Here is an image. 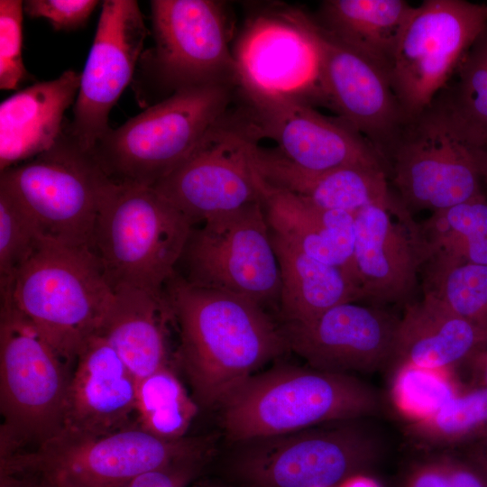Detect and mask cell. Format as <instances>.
<instances>
[{
    "mask_svg": "<svg viewBox=\"0 0 487 487\" xmlns=\"http://www.w3.org/2000/svg\"><path fill=\"white\" fill-rule=\"evenodd\" d=\"M75 365L62 430L103 435L131 425L138 380L109 343L94 335L80 350Z\"/></svg>",
    "mask_w": 487,
    "mask_h": 487,
    "instance_id": "21",
    "label": "cell"
},
{
    "mask_svg": "<svg viewBox=\"0 0 487 487\" xmlns=\"http://www.w3.org/2000/svg\"><path fill=\"white\" fill-rule=\"evenodd\" d=\"M319 52L320 99L365 137L381 158L409 119L385 70L303 13Z\"/></svg>",
    "mask_w": 487,
    "mask_h": 487,
    "instance_id": "17",
    "label": "cell"
},
{
    "mask_svg": "<svg viewBox=\"0 0 487 487\" xmlns=\"http://www.w3.org/2000/svg\"><path fill=\"white\" fill-rule=\"evenodd\" d=\"M67 367L12 301L1 297L0 457L35 447L63 429Z\"/></svg>",
    "mask_w": 487,
    "mask_h": 487,
    "instance_id": "7",
    "label": "cell"
},
{
    "mask_svg": "<svg viewBox=\"0 0 487 487\" xmlns=\"http://www.w3.org/2000/svg\"><path fill=\"white\" fill-rule=\"evenodd\" d=\"M256 180L271 231L316 260L341 269L354 285V214L317 207L267 183L257 171Z\"/></svg>",
    "mask_w": 487,
    "mask_h": 487,
    "instance_id": "25",
    "label": "cell"
},
{
    "mask_svg": "<svg viewBox=\"0 0 487 487\" xmlns=\"http://www.w3.org/2000/svg\"><path fill=\"white\" fill-rule=\"evenodd\" d=\"M460 450L479 463L487 471V436Z\"/></svg>",
    "mask_w": 487,
    "mask_h": 487,
    "instance_id": "40",
    "label": "cell"
},
{
    "mask_svg": "<svg viewBox=\"0 0 487 487\" xmlns=\"http://www.w3.org/2000/svg\"><path fill=\"white\" fill-rule=\"evenodd\" d=\"M193 225L153 188L111 180L103 197L91 249L112 287L164 292Z\"/></svg>",
    "mask_w": 487,
    "mask_h": 487,
    "instance_id": "4",
    "label": "cell"
},
{
    "mask_svg": "<svg viewBox=\"0 0 487 487\" xmlns=\"http://www.w3.org/2000/svg\"><path fill=\"white\" fill-rule=\"evenodd\" d=\"M452 78L432 103L464 143L487 153V25Z\"/></svg>",
    "mask_w": 487,
    "mask_h": 487,
    "instance_id": "29",
    "label": "cell"
},
{
    "mask_svg": "<svg viewBox=\"0 0 487 487\" xmlns=\"http://www.w3.org/2000/svg\"><path fill=\"white\" fill-rule=\"evenodd\" d=\"M113 289L97 335L141 380L167 365L166 324L173 320L170 308L165 292L156 294L126 285Z\"/></svg>",
    "mask_w": 487,
    "mask_h": 487,
    "instance_id": "26",
    "label": "cell"
},
{
    "mask_svg": "<svg viewBox=\"0 0 487 487\" xmlns=\"http://www.w3.org/2000/svg\"><path fill=\"white\" fill-rule=\"evenodd\" d=\"M482 153L431 103L407 120L383 161L407 209L436 212L482 193Z\"/></svg>",
    "mask_w": 487,
    "mask_h": 487,
    "instance_id": "12",
    "label": "cell"
},
{
    "mask_svg": "<svg viewBox=\"0 0 487 487\" xmlns=\"http://www.w3.org/2000/svg\"><path fill=\"white\" fill-rule=\"evenodd\" d=\"M113 295L90 247L43 239L10 287L1 291L67 365L76 362L87 341L97 334Z\"/></svg>",
    "mask_w": 487,
    "mask_h": 487,
    "instance_id": "3",
    "label": "cell"
},
{
    "mask_svg": "<svg viewBox=\"0 0 487 487\" xmlns=\"http://www.w3.org/2000/svg\"><path fill=\"white\" fill-rule=\"evenodd\" d=\"M487 349V331L424 294L409 303L399 320L389 367L446 372Z\"/></svg>",
    "mask_w": 487,
    "mask_h": 487,
    "instance_id": "22",
    "label": "cell"
},
{
    "mask_svg": "<svg viewBox=\"0 0 487 487\" xmlns=\"http://www.w3.org/2000/svg\"><path fill=\"white\" fill-rule=\"evenodd\" d=\"M228 84L179 89L110 128L91 150L115 183L153 188L183 163L225 115Z\"/></svg>",
    "mask_w": 487,
    "mask_h": 487,
    "instance_id": "5",
    "label": "cell"
},
{
    "mask_svg": "<svg viewBox=\"0 0 487 487\" xmlns=\"http://www.w3.org/2000/svg\"><path fill=\"white\" fill-rule=\"evenodd\" d=\"M209 452L207 439H165L135 423L103 435L61 430L32 449L0 457V470L34 473L57 487H118Z\"/></svg>",
    "mask_w": 487,
    "mask_h": 487,
    "instance_id": "6",
    "label": "cell"
},
{
    "mask_svg": "<svg viewBox=\"0 0 487 487\" xmlns=\"http://www.w3.org/2000/svg\"><path fill=\"white\" fill-rule=\"evenodd\" d=\"M271 234L280 271L282 322L307 321L335 306L359 300L356 288L341 269L316 260L271 231Z\"/></svg>",
    "mask_w": 487,
    "mask_h": 487,
    "instance_id": "27",
    "label": "cell"
},
{
    "mask_svg": "<svg viewBox=\"0 0 487 487\" xmlns=\"http://www.w3.org/2000/svg\"><path fill=\"white\" fill-rule=\"evenodd\" d=\"M248 100L252 113L247 121L257 138L271 139L275 150L294 165L313 172L351 165L386 170L373 145L339 117L326 116L298 101Z\"/></svg>",
    "mask_w": 487,
    "mask_h": 487,
    "instance_id": "20",
    "label": "cell"
},
{
    "mask_svg": "<svg viewBox=\"0 0 487 487\" xmlns=\"http://www.w3.org/2000/svg\"><path fill=\"white\" fill-rule=\"evenodd\" d=\"M154 46L142 54L141 76L173 92L236 82L226 20L220 2L152 0ZM140 76V77H141Z\"/></svg>",
    "mask_w": 487,
    "mask_h": 487,
    "instance_id": "13",
    "label": "cell"
},
{
    "mask_svg": "<svg viewBox=\"0 0 487 487\" xmlns=\"http://www.w3.org/2000/svg\"><path fill=\"white\" fill-rule=\"evenodd\" d=\"M110 183L92 152L69 133L67 121L50 150L0 175V188L23 207L41 239L90 248Z\"/></svg>",
    "mask_w": 487,
    "mask_h": 487,
    "instance_id": "8",
    "label": "cell"
},
{
    "mask_svg": "<svg viewBox=\"0 0 487 487\" xmlns=\"http://www.w3.org/2000/svg\"><path fill=\"white\" fill-rule=\"evenodd\" d=\"M486 25L487 4L425 0L413 7L388 73L408 118L431 105Z\"/></svg>",
    "mask_w": 487,
    "mask_h": 487,
    "instance_id": "11",
    "label": "cell"
},
{
    "mask_svg": "<svg viewBox=\"0 0 487 487\" xmlns=\"http://www.w3.org/2000/svg\"><path fill=\"white\" fill-rule=\"evenodd\" d=\"M253 163L267 183L323 209L355 214L369 205L392 198L386 170L381 166L351 165L313 172L258 142L253 150Z\"/></svg>",
    "mask_w": 487,
    "mask_h": 487,
    "instance_id": "24",
    "label": "cell"
},
{
    "mask_svg": "<svg viewBox=\"0 0 487 487\" xmlns=\"http://www.w3.org/2000/svg\"><path fill=\"white\" fill-rule=\"evenodd\" d=\"M427 262L425 292L487 331V265L441 252L434 253Z\"/></svg>",
    "mask_w": 487,
    "mask_h": 487,
    "instance_id": "32",
    "label": "cell"
},
{
    "mask_svg": "<svg viewBox=\"0 0 487 487\" xmlns=\"http://www.w3.org/2000/svg\"><path fill=\"white\" fill-rule=\"evenodd\" d=\"M399 320L381 307L346 302L280 326L289 350L310 367L352 374L390 366Z\"/></svg>",
    "mask_w": 487,
    "mask_h": 487,
    "instance_id": "19",
    "label": "cell"
},
{
    "mask_svg": "<svg viewBox=\"0 0 487 487\" xmlns=\"http://www.w3.org/2000/svg\"><path fill=\"white\" fill-rule=\"evenodd\" d=\"M41 238L31 218L5 190L0 188V285L7 289Z\"/></svg>",
    "mask_w": 487,
    "mask_h": 487,
    "instance_id": "35",
    "label": "cell"
},
{
    "mask_svg": "<svg viewBox=\"0 0 487 487\" xmlns=\"http://www.w3.org/2000/svg\"><path fill=\"white\" fill-rule=\"evenodd\" d=\"M208 456L191 458L142 473L118 487H188L204 469Z\"/></svg>",
    "mask_w": 487,
    "mask_h": 487,
    "instance_id": "38",
    "label": "cell"
},
{
    "mask_svg": "<svg viewBox=\"0 0 487 487\" xmlns=\"http://www.w3.org/2000/svg\"><path fill=\"white\" fill-rule=\"evenodd\" d=\"M81 76L65 70L57 78L35 83L0 105V170L50 150L60 136L64 113L76 101Z\"/></svg>",
    "mask_w": 487,
    "mask_h": 487,
    "instance_id": "23",
    "label": "cell"
},
{
    "mask_svg": "<svg viewBox=\"0 0 487 487\" xmlns=\"http://www.w3.org/2000/svg\"><path fill=\"white\" fill-rule=\"evenodd\" d=\"M96 0H28L23 11L31 18H44L55 31H71L86 23Z\"/></svg>",
    "mask_w": 487,
    "mask_h": 487,
    "instance_id": "37",
    "label": "cell"
},
{
    "mask_svg": "<svg viewBox=\"0 0 487 487\" xmlns=\"http://www.w3.org/2000/svg\"><path fill=\"white\" fill-rule=\"evenodd\" d=\"M179 262L194 286L279 310L280 271L262 201L193 227Z\"/></svg>",
    "mask_w": 487,
    "mask_h": 487,
    "instance_id": "10",
    "label": "cell"
},
{
    "mask_svg": "<svg viewBox=\"0 0 487 487\" xmlns=\"http://www.w3.org/2000/svg\"><path fill=\"white\" fill-rule=\"evenodd\" d=\"M416 446L430 452L460 450L487 436V387L454 393L404 428Z\"/></svg>",
    "mask_w": 487,
    "mask_h": 487,
    "instance_id": "30",
    "label": "cell"
},
{
    "mask_svg": "<svg viewBox=\"0 0 487 487\" xmlns=\"http://www.w3.org/2000/svg\"><path fill=\"white\" fill-rule=\"evenodd\" d=\"M149 31L135 0H106L67 129L86 150L110 129L108 115L131 81Z\"/></svg>",
    "mask_w": 487,
    "mask_h": 487,
    "instance_id": "16",
    "label": "cell"
},
{
    "mask_svg": "<svg viewBox=\"0 0 487 487\" xmlns=\"http://www.w3.org/2000/svg\"><path fill=\"white\" fill-rule=\"evenodd\" d=\"M408 214L393 198L354 214V280L360 300L381 307L410 297L431 253Z\"/></svg>",
    "mask_w": 487,
    "mask_h": 487,
    "instance_id": "18",
    "label": "cell"
},
{
    "mask_svg": "<svg viewBox=\"0 0 487 487\" xmlns=\"http://www.w3.org/2000/svg\"><path fill=\"white\" fill-rule=\"evenodd\" d=\"M233 55L236 82L248 99L308 105L313 98L320 99L318 48L302 11L287 9L253 17Z\"/></svg>",
    "mask_w": 487,
    "mask_h": 487,
    "instance_id": "15",
    "label": "cell"
},
{
    "mask_svg": "<svg viewBox=\"0 0 487 487\" xmlns=\"http://www.w3.org/2000/svg\"><path fill=\"white\" fill-rule=\"evenodd\" d=\"M164 292L179 328V359L198 402L223 405L253 373L289 350L265 308L188 283L177 271Z\"/></svg>",
    "mask_w": 487,
    "mask_h": 487,
    "instance_id": "1",
    "label": "cell"
},
{
    "mask_svg": "<svg viewBox=\"0 0 487 487\" xmlns=\"http://www.w3.org/2000/svg\"><path fill=\"white\" fill-rule=\"evenodd\" d=\"M431 454L406 467L399 487H487V471L464 452Z\"/></svg>",
    "mask_w": 487,
    "mask_h": 487,
    "instance_id": "34",
    "label": "cell"
},
{
    "mask_svg": "<svg viewBox=\"0 0 487 487\" xmlns=\"http://www.w3.org/2000/svg\"><path fill=\"white\" fill-rule=\"evenodd\" d=\"M0 487H57L40 475L0 470Z\"/></svg>",
    "mask_w": 487,
    "mask_h": 487,
    "instance_id": "39",
    "label": "cell"
},
{
    "mask_svg": "<svg viewBox=\"0 0 487 487\" xmlns=\"http://www.w3.org/2000/svg\"><path fill=\"white\" fill-rule=\"evenodd\" d=\"M23 2L0 0V88L15 90L27 78L22 57Z\"/></svg>",
    "mask_w": 487,
    "mask_h": 487,
    "instance_id": "36",
    "label": "cell"
},
{
    "mask_svg": "<svg viewBox=\"0 0 487 487\" xmlns=\"http://www.w3.org/2000/svg\"><path fill=\"white\" fill-rule=\"evenodd\" d=\"M197 412V402L168 364L138 380L136 423L148 432L165 439L185 437Z\"/></svg>",
    "mask_w": 487,
    "mask_h": 487,
    "instance_id": "31",
    "label": "cell"
},
{
    "mask_svg": "<svg viewBox=\"0 0 487 487\" xmlns=\"http://www.w3.org/2000/svg\"><path fill=\"white\" fill-rule=\"evenodd\" d=\"M222 406L228 438L244 443L374 417L382 401L353 374L285 364L252 375Z\"/></svg>",
    "mask_w": 487,
    "mask_h": 487,
    "instance_id": "2",
    "label": "cell"
},
{
    "mask_svg": "<svg viewBox=\"0 0 487 487\" xmlns=\"http://www.w3.org/2000/svg\"><path fill=\"white\" fill-rule=\"evenodd\" d=\"M482 179L487 183V156L482 164Z\"/></svg>",
    "mask_w": 487,
    "mask_h": 487,
    "instance_id": "41",
    "label": "cell"
},
{
    "mask_svg": "<svg viewBox=\"0 0 487 487\" xmlns=\"http://www.w3.org/2000/svg\"><path fill=\"white\" fill-rule=\"evenodd\" d=\"M233 459L232 475L244 487H335L381 460L380 434L362 419L253 439Z\"/></svg>",
    "mask_w": 487,
    "mask_h": 487,
    "instance_id": "9",
    "label": "cell"
},
{
    "mask_svg": "<svg viewBox=\"0 0 487 487\" xmlns=\"http://www.w3.org/2000/svg\"><path fill=\"white\" fill-rule=\"evenodd\" d=\"M258 140L247 119L225 115L153 188L192 225L261 202L253 163Z\"/></svg>",
    "mask_w": 487,
    "mask_h": 487,
    "instance_id": "14",
    "label": "cell"
},
{
    "mask_svg": "<svg viewBox=\"0 0 487 487\" xmlns=\"http://www.w3.org/2000/svg\"><path fill=\"white\" fill-rule=\"evenodd\" d=\"M413 7L404 0H326L316 22L388 74L400 33Z\"/></svg>",
    "mask_w": 487,
    "mask_h": 487,
    "instance_id": "28",
    "label": "cell"
},
{
    "mask_svg": "<svg viewBox=\"0 0 487 487\" xmlns=\"http://www.w3.org/2000/svg\"><path fill=\"white\" fill-rule=\"evenodd\" d=\"M421 231L431 256L442 252L487 265V197L483 193L434 212Z\"/></svg>",
    "mask_w": 487,
    "mask_h": 487,
    "instance_id": "33",
    "label": "cell"
}]
</instances>
